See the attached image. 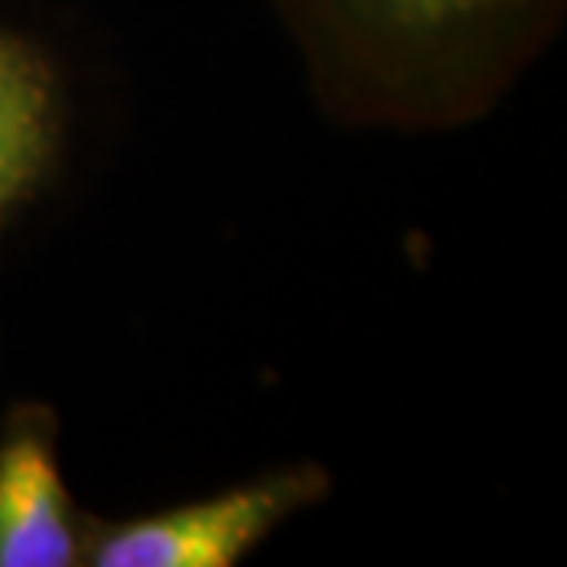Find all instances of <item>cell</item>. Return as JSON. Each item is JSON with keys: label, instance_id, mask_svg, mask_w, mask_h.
Masks as SVG:
<instances>
[{"label": "cell", "instance_id": "cell-1", "mask_svg": "<svg viewBox=\"0 0 567 567\" xmlns=\"http://www.w3.org/2000/svg\"><path fill=\"white\" fill-rule=\"evenodd\" d=\"M313 107L339 130L442 137L480 126L546 60L567 0H262Z\"/></svg>", "mask_w": 567, "mask_h": 567}, {"label": "cell", "instance_id": "cell-2", "mask_svg": "<svg viewBox=\"0 0 567 567\" xmlns=\"http://www.w3.org/2000/svg\"><path fill=\"white\" fill-rule=\"evenodd\" d=\"M328 494L324 464L295 461L158 513L93 519L82 567H236Z\"/></svg>", "mask_w": 567, "mask_h": 567}, {"label": "cell", "instance_id": "cell-3", "mask_svg": "<svg viewBox=\"0 0 567 567\" xmlns=\"http://www.w3.org/2000/svg\"><path fill=\"white\" fill-rule=\"evenodd\" d=\"M89 524L63 475L55 410L16 402L0 421V567H82Z\"/></svg>", "mask_w": 567, "mask_h": 567}, {"label": "cell", "instance_id": "cell-4", "mask_svg": "<svg viewBox=\"0 0 567 567\" xmlns=\"http://www.w3.org/2000/svg\"><path fill=\"white\" fill-rule=\"evenodd\" d=\"M66 141V96L41 44L0 30V233L41 196Z\"/></svg>", "mask_w": 567, "mask_h": 567}]
</instances>
